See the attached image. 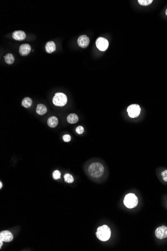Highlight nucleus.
<instances>
[{"label":"nucleus","mask_w":167,"mask_h":251,"mask_svg":"<svg viewBox=\"0 0 167 251\" xmlns=\"http://www.w3.org/2000/svg\"><path fill=\"white\" fill-rule=\"evenodd\" d=\"M64 180L67 183H72L74 181V178L71 174H66L64 175Z\"/></svg>","instance_id":"obj_18"},{"label":"nucleus","mask_w":167,"mask_h":251,"mask_svg":"<svg viewBox=\"0 0 167 251\" xmlns=\"http://www.w3.org/2000/svg\"><path fill=\"white\" fill-rule=\"evenodd\" d=\"M104 172V166L99 162L92 163L88 168V172L93 178H100L103 174Z\"/></svg>","instance_id":"obj_1"},{"label":"nucleus","mask_w":167,"mask_h":251,"mask_svg":"<svg viewBox=\"0 0 167 251\" xmlns=\"http://www.w3.org/2000/svg\"><path fill=\"white\" fill-rule=\"evenodd\" d=\"M67 121L70 124H74L78 121L79 117L75 113H71L68 116Z\"/></svg>","instance_id":"obj_15"},{"label":"nucleus","mask_w":167,"mask_h":251,"mask_svg":"<svg viewBox=\"0 0 167 251\" xmlns=\"http://www.w3.org/2000/svg\"><path fill=\"white\" fill-rule=\"evenodd\" d=\"M163 180L165 182H167V170H165L164 171H163L162 174H161Z\"/></svg>","instance_id":"obj_23"},{"label":"nucleus","mask_w":167,"mask_h":251,"mask_svg":"<svg viewBox=\"0 0 167 251\" xmlns=\"http://www.w3.org/2000/svg\"><path fill=\"white\" fill-rule=\"evenodd\" d=\"M139 4L142 6H147L153 2V0H139Z\"/></svg>","instance_id":"obj_19"},{"label":"nucleus","mask_w":167,"mask_h":251,"mask_svg":"<svg viewBox=\"0 0 167 251\" xmlns=\"http://www.w3.org/2000/svg\"><path fill=\"white\" fill-rule=\"evenodd\" d=\"M2 182H0V188H2Z\"/></svg>","instance_id":"obj_25"},{"label":"nucleus","mask_w":167,"mask_h":251,"mask_svg":"<svg viewBox=\"0 0 167 251\" xmlns=\"http://www.w3.org/2000/svg\"><path fill=\"white\" fill-rule=\"evenodd\" d=\"M127 113L131 118H135L139 117L141 113V108L138 104H132L127 108Z\"/></svg>","instance_id":"obj_5"},{"label":"nucleus","mask_w":167,"mask_h":251,"mask_svg":"<svg viewBox=\"0 0 167 251\" xmlns=\"http://www.w3.org/2000/svg\"><path fill=\"white\" fill-rule=\"evenodd\" d=\"M111 232L109 227L107 225H103L99 227L97 229L96 236L100 241H107L110 239Z\"/></svg>","instance_id":"obj_2"},{"label":"nucleus","mask_w":167,"mask_h":251,"mask_svg":"<svg viewBox=\"0 0 167 251\" xmlns=\"http://www.w3.org/2000/svg\"><path fill=\"white\" fill-rule=\"evenodd\" d=\"M13 239L12 234L8 231H4L0 233V240L5 242H10Z\"/></svg>","instance_id":"obj_9"},{"label":"nucleus","mask_w":167,"mask_h":251,"mask_svg":"<svg viewBox=\"0 0 167 251\" xmlns=\"http://www.w3.org/2000/svg\"><path fill=\"white\" fill-rule=\"evenodd\" d=\"M46 51L48 53H52L56 50V47L53 41H49L46 45Z\"/></svg>","instance_id":"obj_12"},{"label":"nucleus","mask_w":167,"mask_h":251,"mask_svg":"<svg viewBox=\"0 0 167 251\" xmlns=\"http://www.w3.org/2000/svg\"><path fill=\"white\" fill-rule=\"evenodd\" d=\"M53 177L54 179H55V180L59 179L61 178V172L58 170H55L54 172H53Z\"/></svg>","instance_id":"obj_20"},{"label":"nucleus","mask_w":167,"mask_h":251,"mask_svg":"<svg viewBox=\"0 0 167 251\" xmlns=\"http://www.w3.org/2000/svg\"><path fill=\"white\" fill-rule=\"evenodd\" d=\"M32 104V100L29 97H25L22 102V105L25 108H29Z\"/></svg>","instance_id":"obj_16"},{"label":"nucleus","mask_w":167,"mask_h":251,"mask_svg":"<svg viewBox=\"0 0 167 251\" xmlns=\"http://www.w3.org/2000/svg\"><path fill=\"white\" fill-rule=\"evenodd\" d=\"M5 60L8 64H12L15 61L14 56L10 53H8L4 56Z\"/></svg>","instance_id":"obj_17"},{"label":"nucleus","mask_w":167,"mask_h":251,"mask_svg":"<svg viewBox=\"0 0 167 251\" xmlns=\"http://www.w3.org/2000/svg\"><path fill=\"white\" fill-rule=\"evenodd\" d=\"M77 42L79 47L83 48H85L86 47H88V45L89 44L90 39L86 35H81L78 38Z\"/></svg>","instance_id":"obj_8"},{"label":"nucleus","mask_w":167,"mask_h":251,"mask_svg":"<svg viewBox=\"0 0 167 251\" xmlns=\"http://www.w3.org/2000/svg\"><path fill=\"white\" fill-rule=\"evenodd\" d=\"M166 16H167V9H166Z\"/></svg>","instance_id":"obj_26"},{"label":"nucleus","mask_w":167,"mask_h":251,"mask_svg":"<svg viewBox=\"0 0 167 251\" xmlns=\"http://www.w3.org/2000/svg\"><path fill=\"white\" fill-rule=\"evenodd\" d=\"M124 204L127 208H134L138 204V200L135 194H127L125 197Z\"/></svg>","instance_id":"obj_3"},{"label":"nucleus","mask_w":167,"mask_h":251,"mask_svg":"<svg viewBox=\"0 0 167 251\" xmlns=\"http://www.w3.org/2000/svg\"><path fill=\"white\" fill-rule=\"evenodd\" d=\"M47 123L49 127L51 128H54L57 126L58 124V119L56 117H50L47 121Z\"/></svg>","instance_id":"obj_13"},{"label":"nucleus","mask_w":167,"mask_h":251,"mask_svg":"<svg viewBox=\"0 0 167 251\" xmlns=\"http://www.w3.org/2000/svg\"><path fill=\"white\" fill-rule=\"evenodd\" d=\"M63 139L65 142H69L71 139V137L69 134H65L63 136Z\"/></svg>","instance_id":"obj_22"},{"label":"nucleus","mask_w":167,"mask_h":251,"mask_svg":"<svg viewBox=\"0 0 167 251\" xmlns=\"http://www.w3.org/2000/svg\"><path fill=\"white\" fill-rule=\"evenodd\" d=\"M68 101V98L67 96L63 93L58 92L55 94L53 98V104L55 106H65L67 104Z\"/></svg>","instance_id":"obj_4"},{"label":"nucleus","mask_w":167,"mask_h":251,"mask_svg":"<svg viewBox=\"0 0 167 251\" xmlns=\"http://www.w3.org/2000/svg\"><path fill=\"white\" fill-rule=\"evenodd\" d=\"M84 131V129L82 126H79L76 129V132L79 134H81Z\"/></svg>","instance_id":"obj_21"},{"label":"nucleus","mask_w":167,"mask_h":251,"mask_svg":"<svg viewBox=\"0 0 167 251\" xmlns=\"http://www.w3.org/2000/svg\"><path fill=\"white\" fill-rule=\"evenodd\" d=\"M155 235L159 239H165L167 237V227L165 226L158 228L155 231Z\"/></svg>","instance_id":"obj_7"},{"label":"nucleus","mask_w":167,"mask_h":251,"mask_svg":"<svg viewBox=\"0 0 167 251\" xmlns=\"http://www.w3.org/2000/svg\"><path fill=\"white\" fill-rule=\"evenodd\" d=\"M47 112V108L45 105L43 104H38L36 108V113L39 115H45Z\"/></svg>","instance_id":"obj_14"},{"label":"nucleus","mask_w":167,"mask_h":251,"mask_svg":"<svg viewBox=\"0 0 167 251\" xmlns=\"http://www.w3.org/2000/svg\"><path fill=\"white\" fill-rule=\"evenodd\" d=\"M3 242L2 240H0V248H1V247L2 246Z\"/></svg>","instance_id":"obj_24"},{"label":"nucleus","mask_w":167,"mask_h":251,"mask_svg":"<svg viewBox=\"0 0 167 251\" xmlns=\"http://www.w3.org/2000/svg\"><path fill=\"white\" fill-rule=\"evenodd\" d=\"M31 51V47L29 44H24L19 48V53L21 55L25 56L29 54Z\"/></svg>","instance_id":"obj_10"},{"label":"nucleus","mask_w":167,"mask_h":251,"mask_svg":"<svg viewBox=\"0 0 167 251\" xmlns=\"http://www.w3.org/2000/svg\"><path fill=\"white\" fill-rule=\"evenodd\" d=\"M96 46L98 49L101 51H106L109 46V42L107 39L99 37L97 39L96 42Z\"/></svg>","instance_id":"obj_6"},{"label":"nucleus","mask_w":167,"mask_h":251,"mask_svg":"<svg viewBox=\"0 0 167 251\" xmlns=\"http://www.w3.org/2000/svg\"><path fill=\"white\" fill-rule=\"evenodd\" d=\"M12 37L13 39L17 41H22L24 40L26 37V33L24 31L18 30V31H15L13 32L12 34Z\"/></svg>","instance_id":"obj_11"}]
</instances>
